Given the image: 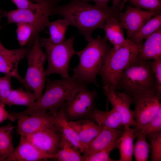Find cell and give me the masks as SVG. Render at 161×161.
<instances>
[{
  "instance_id": "obj_3",
  "label": "cell",
  "mask_w": 161,
  "mask_h": 161,
  "mask_svg": "<svg viewBox=\"0 0 161 161\" xmlns=\"http://www.w3.org/2000/svg\"><path fill=\"white\" fill-rule=\"evenodd\" d=\"M87 41L85 48L75 52L79 61L78 66L71 69L72 77L86 84L92 83L97 87L96 77L111 48V45L105 37L103 38L99 35Z\"/></svg>"
},
{
  "instance_id": "obj_33",
  "label": "cell",
  "mask_w": 161,
  "mask_h": 161,
  "mask_svg": "<svg viewBox=\"0 0 161 161\" xmlns=\"http://www.w3.org/2000/svg\"><path fill=\"white\" fill-rule=\"evenodd\" d=\"M140 131L146 135L161 131V109Z\"/></svg>"
},
{
  "instance_id": "obj_19",
  "label": "cell",
  "mask_w": 161,
  "mask_h": 161,
  "mask_svg": "<svg viewBox=\"0 0 161 161\" xmlns=\"http://www.w3.org/2000/svg\"><path fill=\"white\" fill-rule=\"evenodd\" d=\"M88 118L102 127L119 129L123 126L122 117L114 108L105 111L95 108Z\"/></svg>"
},
{
  "instance_id": "obj_38",
  "label": "cell",
  "mask_w": 161,
  "mask_h": 161,
  "mask_svg": "<svg viewBox=\"0 0 161 161\" xmlns=\"http://www.w3.org/2000/svg\"><path fill=\"white\" fill-rule=\"evenodd\" d=\"M5 104L0 100V123L9 119L12 122H14L17 119L16 116L11 113H9L5 109Z\"/></svg>"
},
{
  "instance_id": "obj_5",
  "label": "cell",
  "mask_w": 161,
  "mask_h": 161,
  "mask_svg": "<svg viewBox=\"0 0 161 161\" xmlns=\"http://www.w3.org/2000/svg\"><path fill=\"white\" fill-rule=\"evenodd\" d=\"M143 41L136 43L127 39L122 45L111 48L98 74L101 79L103 89H116L117 79L124 70L137 56Z\"/></svg>"
},
{
  "instance_id": "obj_39",
  "label": "cell",
  "mask_w": 161,
  "mask_h": 161,
  "mask_svg": "<svg viewBox=\"0 0 161 161\" xmlns=\"http://www.w3.org/2000/svg\"><path fill=\"white\" fill-rule=\"evenodd\" d=\"M89 2L90 1L94 2L95 5L98 7L106 8L108 7L107 5L110 0H85Z\"/></svg>"
},
{
  "instance_id": "obj_4",
  "label": "cell",
  "mask_w": 161,
  "mask_h": 161,
  "mask_svg": "<svg viewBox=\"0 0 161 161\" xmlns=\"http://www.w3.org/2000/svg\"><path fill=\"white\" fill-rule=\"evenodd\" d=\"M117 89L131 97L146 93L159 94L150 61L137 58L132 61L119 75L116 85Z\"/></svg>"
},
{
  "instance_id": "obj_23",
  "label": "cell",
  "mask_w": 161,
  "mask_h": 161,
  "mask_svg": "<svg viewBox=\"0 0 161 161\" xmlns=\"http://www.w3.org/2000/svg\"><path fill=\"white\" fill-rule=\"evenodd\" d=\"M124 29L117 18H110L105 21L103 26L105 38L110 41L113 47H118L123 44L126 39L124 36Z\"/></svg>"
},
{
  "instance_id": "obj_27",
  "label": "cell",
  "mask_w": 161,
  "mask_h": 161,
  "mask_svg": "<svg viewBox=\"0 0 161 161\" xmlns=\"http://www.w3.org/2000/svg\"><path fill=\"white\" fill-rule=\"evenodd\" d=\"M161 28V13L156 14L149 19L130 39L140 43Z\"/></svg>"
},
{
  "instance_id": "obj_32",
  "label": "cell",
  "mask_w": 161,
  "mask_h": 161,
  "mask_svg": "<svg viewBox=\"0 0 161 161\" xmlns=\"http://www.w3.org/2000/svg\"><path fill=\"white\" fill-rule=\"evenodd\" d=\"M126 2L140 9L161 13V0H127Z\"/></svg>"
},
{
  "instance_id": "obj_12",
  "label": "cell",
  "mask_w": 161,
  "mask_h": 161,
  "mask_svg": "<svg viewBox=\"0 0 161 161\" xmlns=\"http://www.w3.org/2000/svg\"><path fill=\"white\" fill-rule=\"evenodd\" d=\"M107 101L110 102L112 108L121 115L124 126L134 128L136 126L133 110L130 106L133 103L132 97L122 91H117L114 89L107 88L103 89Z\"/></svg>"
},
{
  "instance_id": "obj_20",
  "label": "cell",
  "mask_w": 161,
  "mask_h": 161,
  "mask_svg": "<svg viewBox=\"0 0 161 161\" xmlns=\"http://www.w3.org/2000/svg\"><path fill=\"white\" fill-rule=\"evenodd\" d=\"M124 131L116 143L120 153L117 161H131L133 153V141L138 131L129 126H124Z\"/></svg>"
},
{
  "instance_id": "obj_26",
  "label": "cell",
  "mask_w": 161,
  "mask_h": 161,
  "mask_svg": "<svg viewBox=\"0 0 161 161\" xmlns=\"http://www.w3.org/2000/svg\"><path fill=\"white\" fill-rule=\"evenodd\" d=\"M80 153L78 148L62 135L60 148L55 159L58 161H84V157Z\"/></svg>"
},
{
  "instance_id": "obj_15",
  "label": "cell",
  "mask_w": 161,
  "mask_h": 161,
  "mask_svg": "<svg viewBox=\"0 0 161 161\" xmlns=\"http://www.w3.org/2000/svg\"><path fill=\"white\" fill-rule=\"evenodd\" d=\"M124 131V126L119 129L103 127L99 133L86 147L83 156H87L110 148H116V142Z\"/></svg>"
},
{
  "instance_id": "obj_36",
  "label": "cell",
  "mask_w": 161,
  "mask_h": 161,
  "mask_svg": "<svg viewBox=\"0 0 161 161\" xmlns=\"http://www.w3.org/2000/svg\"><path fill=\"white\" fill-rule=\"evenodd\" d=\"M151 65L156 81L158 92L161 94V59L150 61Z\"/></svg>"
},
{
  "instance_id": "obj_24",
  "label": "cell",
  "mask_w": 161,
  "mask_h": 161,
  "mask_svg": "<svg viewBox=\"0 0 161 161\" xmlns=\"http://www.w3.org/2000/svg\"><path fill=\"white\" fill-rule=\"evenodd\" d=\"M55 122L62 135L83 153L84 148L74 130L69 125V121L65 115L62 106L59 108L56 115L54 117Z\"/></svg>"
},
{
  "instance_id": "obj_1",
  "label": "cell",
  "mask_w": 161,
  "mask_h": 161,
  "mask_svg": "<svg viewBox=\"0 0 161 161\" xmlns=\"http://www.w3.org/2000/svg\"><path fill=\"white\" fill-rule=\"evenodd\" d=\"M124 7L122 0H113L112 5L106 8L90 4L85 0H72L64 5L55 7L51 16H62L70 25L77 28L87 41L92 38L95 30L103 29L107 19L118 18Z\"/></svg>"
},
{
  "instance_id": "obj_37",
  "label": "cell",
  "mask_w": 161,
  "mask_h": 161,
  "mask_svg": "<svg viewBox=\"0 0 161 161\" xmlns=\"http://www.w3.org/2000/svg\"><path fill=\"white\" fill-rule=\"evenodd\" d=\"M18 9H35L39 6L38 3H34L30 0H10Z\"/></svg>"
},
{
  "instance_id": "obj_11",
  "label": "cell",
  "mask_w": 161,
  "mask_h": 161,
  "mask_svg": "<svg viewBox=\"0 0 161 161\" xmlns=\"http://www.w3.org/2000/svg\"><path fill=\"white\" fill-rule=\"evenodd\" d=\"M30 48L27 47H21L10 49L5 47L1 43L0 45V72L16 79L26 90L31 91L23 78L19 75L18 70L19 63L25 57Z\"/></svg>"
},
{
  "instance_id": "obj_34",
  "label": "cell",
  "mask_w": 161,
  "mask_h": 161,
  "mask_svg": "<svg viewBox=\"0 0 161 161\" xmlns=\"http://www.w3.org/2000/svg\"><path fill=\"white\" fill-rule=\"evenodd\" d=\"M11 78L8 75L0 77V100L4 103L13 89L11 83Z\"/></svg>"
},
{
  "instance_id": "obj_30",
  "label": "cell",
  "mask_w": 161,
  "mask_h": 161,
  "mask_svg": "<svg viewBox=\"0 0 161 161\" xmlns=\"http://www.w3.org/2000/svg\"><path fill=\"white\" fill-rule=\"evenodd\" d=\"M17 39L21 47L28 44L33 34V28L29 23L22 22L17 24Z\"/></svg>"
},
{
  "instance_id": "obj_22",
  "label": "cell",
  "mask_w": 161,
  "mask_h": 161,
  "mask_svg": "<svg viewBox=\"0 0 161 161\" xmlns=\"http://www.w3.org/2000/svg\"><path fill=\"white\" fill-rule=\"evenodd\" d=\"M15 128L11 123L0 126V161H15L12 141Z\"/></svg>"
},
{
  "instance_id": "obj_29",
  "label": "cell",
  "mask_w": 161,
  "mask_h": 161,
  "mask_svg": "<svg viewBox=\"0 0 161 161\" xmlns=\"http://www.w3.org/2000/svg\"><path fill=\"white\" fill-rule=\"evenodd\" d=\"M134 144L133 155L136 161H147L149 157V146L146 140V135L139 131Z\"/></svg>"
},
{
  "instance_id": "obj_9",
  "label": "cell",
  "mask_w": 161,
  "mask_h": 161,
  "mask_svg": "<svg viewBox=\"0 0 161 161\" xmlns=\"http://www.w3.org/2000/svg\"><path fill=\"white\" fill-rule=\"evenodd\" d=\"M132 97L137 131L140 130L161 109V95L157 93H146Z\"/></svg>"
},
{
  "instance_id": "obj_25",
  "label": "cell",
  "mask_w": 161,
  "mask_h": 161,
  "mask_svg": "<svg viewBox=\"0 0 161 161\" xmlns=\"http://www.w3.org/2000/svg\"><path fill=\"white\" fill-rule=\"evenodd\" d=\"M37 97L33 92L25 91L23 88L13 89L4 103L9 106L20 105L31 107L37 100Z\"/></svg>"
},
{
  "instance_id": "obj_31",
  "label": "cell",
  "mask_w": 161,
  "mask_h": 161,
  "mask_svg": "<svg viewBox=\"0 0 161 161\" xmlns=\"http://www.w3.org/2000/svg\"><path fill=\"white\" fill-rule=\"evenodd\" d=\"M150 142L151 161H161V131L146 135Z\"/></svg>"
},
{
  "instance_id": "obj_2",
  "label": "cell",
  "mask_w": 161,
  "mask_h": 161,
  "mask_svg": "<svg viewBox=\"0 0 161 161\" xmlns=\"http://www.w3.org/2000/svg\"><path fill=\"white\" fill-rule=\"evenodd\" d=\"M45 90L31 107L18 114L27 115L49 112L55 116L60 108L79 89L81 82L72 77L60 80H46Z\"/></svg>"
},
{
  "instance_id": "obj_18",
  "label": "cell",
  "mask_w": 161,
  "mask_h": 161,
  "mask_svg": "<svg viewBox=\"0 0 161 161\" xmlns=\"http://www.w3.org/2000/svg\"><path fill=\"white\" fill-rule=\"evenodd\" d=\"M145 39L142 44L137 58L145 61L161 59V28Z\"/></svg>"
},
{
  "instance_id": "obj_17",
  "label": "cell",
  "mask_w": 161,
  "mask_h": 161,
  "mask_svg": "<svg viewBox=\"0 0 161 161\" xmlns=\"http://www.w3.org/2000/svg\"><path fill=\"white\" fill-rule=\"evenodd\" d=\"M69 123L77 134L83 147L84 151L86 146L103 128L102 126L88 118L69 121Z\"/></svg>"
},
{
  "instance_id": "obj_40",
  "label": "cell",
  "mask_w": 161,
  "mask_h": 161,
  "mask_svg": "<svg viewBox=\"0 0 161 161\" xmlns=\"http://www.w3.org/2000/svg\"><path fill=\"white\" fill-rule=\"evenodd\" d=\"M33 3H37L40 2L41 0H30Z\"/></svg>"
},
{
  "instance_id": "obj_6",
  "label": "cell",
  "mask_w": 161,
  "mask_h": 161,
  "mask_svg": "<svg viewBox=\"0 0 161 161\" xmlns=\"http://www.w3.org/2000/svg\"><path fill=\"white\" fill-rule=\"evenodd\" d=\"M74 39V37L72 36L62 43L55 44L50 42L47 38L40 37L41 45L45 50L48 62L45 70L46 77L57 74L62 78L69 77V62L76 52L73 48Z\"/></svg>"
},
{
  "instance_id": "obj_10",
  "label": "cell",
  "mask_w": 161,
  "mask_h": 161,
  "mask_svg": "<svg viewBox=\"0 0 161 161\" xmlns=\"http://www.w3.org/2000/svg\"><path fill=\"white\" fill-rule=\"evenodd\" d=\"M25 137L38 148L55 157L60 148L62 135L55 122Z\"/></svg>"
},
{
  "instance_id": "obj_35",
  "label": "cell",
  "mask_w": 161,
  "mask_h": 161,
  "mask_svg": "<svg viewBox=\"0 0 161 161\" xmlns=\"http://www.w3.org/2000/svg\"><path fill=\"white\" fill-rule=\"evenodd\" d=\"M110 148L84 157V161H115L109 156L111 151L114 149Z\"/></svg>"
},
{
  "instance_id": "obj_13",
  "label": "cell",
  "mask_w": 161,
  "mask_h": 161,
  "mask_svg": "<svg viewBox=\"0 0 161 161\" xmlns=\"http://www.w3.org/2000/svg\"><path fill=\"white\" fill-rule=\"evenodd\" d=\"M159 13L140 9L128 4L125 11L120 12L118 18L126 30L127 39H130L149 19Z\"/></svg>"
},
{
  "instance_id": "obj_41",
  "label": "cell",
  "mask_w": 161,
  "mask_h": 161,
  "mask_svg": "<svg viewBox=\"0 0 161 161\" xmlns=\"http://www.w3.org/2000/svg\"><path fill=\"white\" fill-rule=\"evenodd\" d=\"M127 0H122L123 4L125 5V4Z\"/></svg>"
},
{
  "instance_id": "obj_21",
  "label": "cell",
  "mask_w": 161,
  "mask_h": 161,
  "mask_svg": "<svg viewBox=\"0 0 161 161\" xmlns=\"http://www.w3.org/2000/svg\"><path fill=\"white\" fill-rule=\"evenodd\" d=\"M38 7L33 9L17 8L10 11H4L1 12V15L6 18L7 24L25 22L31 24L33 27L41 17Z\"/></svg>"
},
{
  "instance_id": "obj_14",
  "label": "cell",
  "mask_w": 161,
  "mask_h": 161,
  "mask_svg": "<svg viewBox=\"0 0 161 161\" xmlns=\"http://www.w3.org/2000/svg\"><path fill=\"white\" fill-rule=\"evenodd\" d=\"M11 112L18 120L17 131L20 135L28 136L55 123L54 117L48 112L32 115Z\"/></svg>"
},
{
  "instance_id": "obj_42",
  "label": "cell",
  "mask_w": 161,
  "mask_h": 161,
  "mask_svg": "<svg viewBox=\"0 0 161 161\" xmlns=\"http://www.w3.org/2000/svg\"><path fill=\"white\" fill-rule=\"evenodd\" d=\"M1 26L0 25V31H1ZM1 44V42L0 41V45Z\"/></svg>"
},
{
  "instance_id": "obj_16",
  "label": "cell",
  "mask_w": 161,
  "mask_h": 161,
  "mask_svg": "<svg viewBox=\"0 0 161 161\" xmlns=\"http://www.w3.org/2000/svg\"><path fill=\"white\" fill-rule=\"evenodd\" d=\"M18 145L14 148L15 161H39L55 158L39 149L31 143L25 136L20 135Z\"/></svg>"
},
{
  "instance_id": "obj_28",
  "label": "cell",
  "mask_w": 161,
  "mask_h": 161,
  "mask_svg": "<svg viewBox=\"0 0 161 161\" xmlns=\"http://www.w3.org/2000/svg\"><path fill=\"white\" fill-rule=\"evenodd\" d=\"M69 24L64 18L50 22L48 28L49 37L47 38L51 43L57 44L62 43L65 40V34Z\"/></svg>"
},
{
  "instance_id": "obj_7",
  "label": "cell",
  "mask_w": 161,
  "mask_h": 161,
  "mask_svg": "<svg viewBox=\"0 0 161 161\" xmlns=\"http://www.w3.org/2000/svg\"><path fill=\"white\" fill-rule=\"evenodd\" d=\"M40 37L39 35L35 37L26 55L28 66L26 75L23 78L30 91L35 93L37 99L43 93L46 77L44 68L46 57L41 45Z\"/></svg>"
},
{
  "instance_id": "obj_8",
  "label": "cell",
  "mask_w": 161,
  "mask_h": 161,
  "mask_svg": "<svg viewBox=\"0 0 161 161\" xmlns=\"http://www.w3.org/2000/svg\"><path fill=\"white\" fill-rule=\"evenodd\" d=\"M82 83L78 89L62 105L69 121L88 118L95 108L97 95L95 90L89 89Z\"/></svg>"
}]
</instances>
